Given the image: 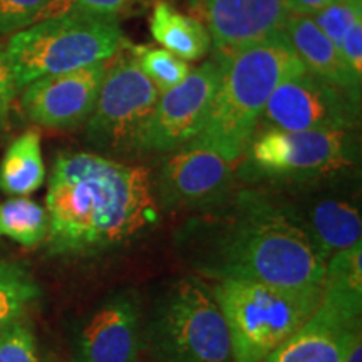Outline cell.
<instances>
[{
  "label": "cell",
  "instance_id": "1",
  "mask_svg": "<svg viewBox=\"0 0 362 362\" xmlns=\"http://www.w3.org/2000/svg\"><path fill=\"white\" fill-rule=\"evenodd\" d=\"M221 215L194 221L181 255L215 280H250L285 288H322L327 260L275 197L243 189Z\"/></svg>",
  "mask_w": 362,
  "mask_h": 362
},
{
  "label": "cell",
  "instance_id": "2",
  "mask_svg": "<svg viewBox=\"0 0 362 362\" xmlns=\"http://www.w3.org/2000/svg\"><path fill=\"white\" fill-rule=\"evenodd\" d=\"M47 215L52 253L126 245L158 221L151 171L93 151L61 153L49 180Z\"/></svg>",
  "mask_w": 362,
  "mask_h": 362
},
{
  "label": "cell",
  "instance_id": "3",
  "mask_svg": "<svg viewBox=\"0 0 362 362\" xmlns=\"http://www.w3.org/2000/svg\"><path fill=\"white\" fill-rule=\"evenodd\" d=\"M215 54L223 66L220 88L205 128L192 143L235 163L247 151L275 88L307 69L288 44L285 30L265 42Z\"/></svg>",
  "mask_w": 362,
  "mask_h": 362
},
{
  "label": "cell",
  "instance_id": "4",
  "mask_svg": "<svg viewBox=\"0 0 362 362\" xmlns=\"http://www.w3.org/2000/svg\"><path fill=\"white\" fill-rule=\"evenodd\" d=\"M242 158L247 183L310 188L354 173L359 144L356 131L257 129Z\"/></svg>",
  "mask_w": 362,
  "mask_h": 362
},
{
  "label": "cell",
  "instance_id": "5",
  "mask_svg": "<svg viewBox=\"0 0 362 362\" xmlns=\"http://www.w3.org/2000/svg\"><path fill=\"white\" fill-rule=\"evenodd\" d=\"M126 42L117 17L67 13L13 33L4 52L21 90L45 76L107 62Z\"/></svg>",
  "mask_w": 362,
  "mask_h": 362
},
{
  "label": "cell",
  "instance_id": "6",
  "mask_svg": "<svg viewBox=\"0 0 362 362\" xmlns=\"http://www.w3.org/2000/svg\"><path fill=\"white\" fill-rule=\"evenodd\" d=\"M214 296L228 329L232 361L264 362L310 319L322 288L218 280Z\"/></svg>",
  "mask_w": 362,
  "mask_h": 362
},
{
  "label": "cell",
  "instance_id": "7",
  "mask_svg": "<svg viewBox=\"0 0 362 362\" xmlns=\"http://www.w3.org/2000/svg\"><path fill=\"white\" fill-rule=\"evenodd\" d=\"M146 351L151 362H230L225 317L202 279L176 280L158 297L146 327Z\"/></svg>",
  "mask_w": 362,
  "mask_h": 362
},
{
  "label": "cell",
  "instance_id": "8",
  "mask_svg": "<svg viewBox=\"0 0 362 362\" xmlns=\"http://www.w3.org/2000/svg\"><path fill=\"white\" fill-rule=\"evenodd\" d=\"M160 90L143 74L129 42L106 62L96 107L86 121V141L106 158H134L146 151V136Z\"/></svg>",
  "mask_w": 362,
  "mask_h": 362
},
{
  "label": "cell",
  "instance_id": "9",
  "mask_svg": "<svg viewBox=\"0 0 362 362\" xmlns=\"http://www.w3.org/2000/svg\"><path fill=\"white\" fill-rule=\"evenodd\" d=\"M359 119L361 101L304 71L275 88L257 129L356 131Z\"/></svg>",
  "mask_w": 362,
  "mask_h": 362
},
{
  "label": "cell",
  "instance_id": "10",
  "mask_svg": "<svg viewBox=\"0 0 362 362\" xmlns=\"http://www.w3.org/2000/svg\"><path fill=\"white\" fill-rule=\"evenodd\" d=\"M235 180L233 161L188 143L161 163L155 180L158 206L170 211H214L232 200Z\"/></svg>",
  "mask_w": 362,
  "mask_h": 362
},
{
  "label": "cell",
  "instance_id": "11",
  "mask_svg": "<svg viewBox=\"0 0 362 362\" xmlns=\"http://www.w3.org/2000/svg\"><path fill=\"white\" fill-rule=\"evenodd\" d=\"M221 72L223 66L215 54L189 71L183 83L161 94L149 123L146 151H176L202 133L220 88Z\"/></svg>",
  "mask_w": 362,
  "mask_h": 362
},
{
  "label": "cell",
  "instance_id": "12",
  "mask_svg": "<svg viewBox=\"0 0 362 362\" xmlns=\"http://www.w3.org/2000/svg\"><path fill=\"white\" fill-rule=\"evenodd\" d=\"M104 76L106 62L35 79L24 88L22 107L30 121L44 128H78L93 115Z\"/></svg>",
  "mask_w": 362,
  "mask_h": 362
},
{
  "label": "cell",
  "instance_id": "13",
  "mask_svg": "<svg viewBox=\"0 0 362 362\" xmlns=\"http://www.w3.org/2000/svg\"><path fill=\"white\" fill-rule=\"evenodd\" d=\"M215 52H232L284 34L285 0H205L200 7Z\"/></svg>",
  "mask_w": 362,
  "mask_h": 362
},
{
  "label": "cell",
  "instance_id": "14",
  "mask_svg": "<svg viewBox=\"0 0 362 362\" xmlns=\"http://www.w3.org/2000/svg\"><path fill=\"white\" fill-rule=\"evenodd\" d=\"M279 202L325 260L361 242V205L354 193L330 188L315 197L310 193L302 202Z\"/></svg>",
  "mask_w": 362,
  "mask_h": 362
},
{
  "label": "cell",
  "instance_id": "15",
  "mask_svg": "<svg viewBox=\"0 0 362 362\" xmlns=\"http://www.w3.org/2000/svg\"><path fill=\"white\" fill-rule=\"evenodd\" d=\"M139 305L131 293H116L81 330L76 362H138L143 346Z\"/></svg>",
  "mask_w": 362,
  "mask_h": 362
},
{
  "label": "cell",
  "instance_id": "16",
  "mask_svg": "<svg viewBox=\"0 0 362 362\" xmlns=\"http://www.w3.org/2000/svg\"><path fill=\"white\" fill-rule=\"evenodd\" d=\"M361 325L344 322L320 307L264 362H344Z\"/></svg>",
  "mask_w": 362,
  "mask_h": 362
},
{
  "label": "cell",
  "instance_id": "17",
  "mask_svg": "<svg viewBox=\"0 0 362 362\" xmlns=\"http://www.w3.org/2000/svg\"><path fill=\"white\" fill-rule=\"evenodd\" d=\"M285 35L293 52L310 74L327 81L336 88L361 101V84L349 66L344 61L342 54L325 34L314 24L309 16H292L285 22Z\"/></svg>",
  "mask_w": 362,
  "mask_h": 362
},
{
  "label": "cell",
  "instance_id": "18",
  "mask_svg": "<svg viewBox=\"0 0 362 362\" xmlns=\"http://www.w3.org/2000/svg\"><path fill=\"white\" fill-rule=\"evenodd\" d=\"M319 307L344 322L361 325L362 242L337 252L327 260Z\"/></svg>",
  "mask_w": 362,
  "mask_h": 362
},
{
  "label": "cell",
  "instance_id": "19",
  "mask_svg": "<svg viewBox=\"0 0 362 362\" xmlns=\"http://www.w3.org/2000/svg\"><path fill=\"white\" fill-rule=\"evenodd\" d=\"M149 30L163 49L183 61H200L211 49V37L202 21L158 2L149 16Z\"/></svg>",
  "mask_w": 362,
  "mask_h": 362
},
{
  "label": "cell",
  "instance_id": "20",
  "mask_svg": "<svg viewBox=\"0 0 362 362\" xmlns=\"http://www.w3.org/2000/svg\"><path fill=\"white\" fill-rule=\"evenodd\" d=\"M45 165L40 149V134L25 131L7 148L0 163V192L12 197H25L42 187Z\"/></svg>",
  "mask_w": 362,
  "mask_h": 362
},
{
  "label": "cell",
  "instance_id": "21",
  "mask_svg": "<svg viewBox=\"0 0 362 362\" xmlns=\"http://www.w3.org/2000/svg\"><path fill=\"white\" fill-rule=\"evenodd\" d=\"M47 233L49 215L39 203L24 197L0 203V237L34 248L44 242Z\"/></svg>",
  "mask_w": 362,
  "mask_h": 362
},
{
  "label": "cell",
  "instance_id": "22",
  "mask_svg": "<svg viewBox=\"0 0 362 362\" xmlns=\"http://www.w3.org/2000/svg\"><path fill=\"white\" fill-rule=\"evenodd\" d=\"M39 296V285L29 270L12 262H0V327L22 317Z\"/></svg>",
  "mask_w": 362,
  "mask_h": 362
},
{
  "label": "cell",
  "instance_id": "23",
  "mask_svg": "<svg viewBox=\"0 0 362 362\" xmlns=\"http://www.w3.org/2000/svg\"><path fill=\"white\" fill-rule=\"evenodd\" d=\"M136 64L146 78L156 86L160 94L183 83L189 74V64L175 54L155 45H131Z\"/></svg>",
  "mask_w": 362,
  "mask_h": 362
},
{
  "label": "cell",
  "instance_id": "24",
  "mask_svg": "<svg viewBox=\"0 0 362 362\" xmlns=\"http://www.w3.org/2000/svg\"><path fill=\"white\" fill-rule=\"evenodd\" d=\"M0 362H39L33 329L22 317L0 327Z\"/></svg>",
  "mask_w": 362,
  "mask_h": 362
},
{
  "label": "cell",
  "instance_id": "25",
  "mask_svg": "<svg viewBox=\"0 0 362 362\" xmlns=\"http://www.w3.org/2000/svg\"><path fill=\"white\" fill-rule=\"evenodd\" d=\"M309 17L325 34V37L339 49L341 47V40L344 37V34H346L356 22L362 21V11L361 8L352 7L351 4L346 2V0H336L334 4H330V6L322 8V11L312 13Z\"/></svg>",
  "mask_w": 362,
  "mask_h": 362
},
{
  "label": "cell",
  "instance_id": "26",
  "mask_svg": "<svg viewBox=\"0 0 362 362\" xmlns=\"http://www.w3.org/2000/svg\"><path fill=\"white\" fill-rule=\"evenodd\" d=\"M129 2L131 0H52L40 13L39 21L67 16V13L117 17V13L123 12Z\"/></svg>",
  "mask_w": 362,
  "mask_h": 362
},
{
  "label": "cell",
  "instance_id": "27",
  "mask_svg": "<svg viewBox=\"0 0 362 362\" xmlns=\"http://www.w3.org/2000/svg\"><path fill=\"white\" fill-rule=\"evenodd\" d=\"M52 0H0V34H13L35 24Z\"/></svg>",
  "mask_w": 362,
  "mask_h": 362
},
{
  "label": "cell",
  "instance_id": "28",
  "mask_svg": "<svg viewBox=\"0 0 362 362\" xmlns=\"http://www.w3.org/2000/svg\"><path fill=\"white\" fill-rule=\"evenodd\" d=\"M339 51H341L344 61L349 66L352 74L362 81V21L356 22L344 34Z\"/></svg>",
  "mask_w": 362,
  "mask_h": 362
},
{
  "label": "cell",
  "instance_id": "29",
  "mask_svg": "<svg viewBox=\"0 0 362 362\" xmlns=\"http://www.w3.org/2000/svg\"><path fill=\"white\" fill-rule=\"evenodd\" d=\"M17 86L13 81L11 66L6 57V52L0 47V128H4L8 119V111L16 99L17 94Z\"/></svg>",
  "mask_w": 362,
  "mask_h": 362
},
{
  "label": "cell",
  "instance_id": "30",
  "mask_svg": "<svg viewBox=\"0 0 362 362\" xmlns=\"http://www.w3.org/2000/svg\"><path fill=\"white\" fill-rule=\"evenodd\" d=\"M287 7L293 16H312V13L322 11L336 0H285Z\"/></svg>",
  "mask_w": 362,
  "mask_h": 362
},
{
  "label": "cell",
  "instance_id": "31",
  "mask_svg": "<svg viewBox=\"0 0 362 362\" xmlns=\"http://www.w3.org/2000/svg\"><path fill=\"white\" fill-rule=\"evenodd\" d=\"M344 362H362V337H361V334L354 339V341H352Z\"/></svg>",
  "mask_w": 362,
  "mask_h": 362
},
{
  "label": "cell",
  "instance_id": "32",
  "mask_svg": "<svg viewBox=\"0 0 362 362\" xmlns=\"http://www.w3.org/2000/svg\"><path fill=\"white\" fill-rule=\"evenodd\" d=\"M176 2H185L187 4L188 7H192V8H198L202 6L203 2H205V0H176Z\"/></svg>",
  "mask_w": 362,
  "mask_h": 362
},
{
  "label": "cell",
  "instance_id": "33",
  "mask_svg": "<svg viewBox=\"0 0 362 362\" xmlns=\"http://www.w3.org/2000/svg\"><path fill=\"white\" fill-rule=\"evenodd\" d=\"M347 4H351L352 7H356V8H361L362 11V0H346Z\"/></svg>",
  "mask_w": 362,
  "mask_h": 362
}]
</instances>
